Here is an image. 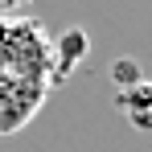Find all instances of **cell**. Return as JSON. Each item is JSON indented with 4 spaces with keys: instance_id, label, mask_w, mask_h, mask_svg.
Here are the masks:
<instances>
[{
    "instance_id": "6da1fadb",
    "label": "cell",
    "mask_w": 152,
    "mask_h": 152,
    "mask_svg": "<svg viewBox=\"0 0 152 152\" xmlns=\"http://www.w3.org/2000/svg\"><path fill=\"white\" fill-rule=\"evenodd\" d=\"M50 41L37 25L0 21V136L25 127L45 103Z\"/></svg>"
},
{
    "instance_id": "7a4b0ae2",
    "label": "cell",
    "mask_w": 152,
    "mask_h": 152,
    "mask_svg": "<svg viewBox=\"0 0 152 152\" xmlns=\"http://www.w3.org/2000/svg\"><path fill=\"white\" fill-rule=\"evenodd\" d=\"M119 107L127 111V119L140 127V132H152V82H140L119 95Z\"/></svg>"
},
{
    "instance_id": "3957f363",
    "label": "cell",
    "mask_w": 152,
    "mask_h": 152,
    "mask_svg": "<svg viewBox=\"0 0 152 152\" xmlns=\"http://www.w3.org/2000/svg\"><path fill=\"white\" fill-rule=\"evenodd\" d=\"M91 50V41H86V29H70V33H62V41L53 45V58H58V66H74L82 62Z\"/></svg>"
},
{
    "instance_id": "277c9868",
    "label": "cell",
    "mask_w": 152,
    "mask_h": 152,
    "mask_svg": "<svg viewBox=\"0 0 152 152\" xmlns=\"http://www.w3.org/2000/svg\"><path fill=\"white\" fill-rule=\"evenodd\" d=\"M111 78H115V86H119V95L144 82V78H140V62H136V58H119V62H115V70H111Z\"/></svg>"
}]
</instances>
